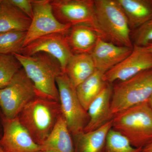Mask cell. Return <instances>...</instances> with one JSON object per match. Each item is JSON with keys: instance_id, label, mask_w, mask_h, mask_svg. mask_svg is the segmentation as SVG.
<instances>
[{"instance_id": "1", "label": "cell", "mask_w": 152, "mask_h": 152, "mask_svg": "<svg viewBox=\"0 0 152 152\" xmlns=\"http://www.w3.org/2000/svg\"><path fill=\"white\" fill-rule=\"evenodd\" d=\"M20 63L35 88L37 96L60 103L56 78L64 72L59 62L46 53L31 56L20 53L13 55Z\"/></svg>"}, {"instance_id": "2", "label": "cell", "mask_w": 152, "mask_h": 152, "mask_svg": "<svg viewBox=\"0 0 152 152\" xmlns=\"http://www.w3.org/2000/svg\"><path fill=\"white\" fill-rule=\"evenodd\" d=\"M112 129L118 132L136 148L152 143V110L148 102L114 115Z\"/></svg>"}, {"instance_id": "3", "label": "cell", "mask_w": 152, "mask_h": 152, "mask_svg": "<svg viewBox=\"0 0 152 152\" xmlns=\"http://www.w3.org/2000/svg\"><path fill=\"white\" fill-rule=\"evenodd\" d=\"M94 7L101 38L117 45L133 48L127 18L117 0H95Z\"/></svg>"}, {"instance_id": "4", "label": "cell", "mask_w": 152, "mask_h": 152, "mask_svg": "<svg viewBox=\"0 0 152 152\" xmlns=\"http://www.w3.org/2000/svg\"><path fill=\"white\" fill-rule=\"evenodd\" d=\"M61 114L60 103L37 96L18 117L34 140L40 145L50 134Z\"/></svg>"}, {"instance_id": "5", "label": "cell", "mask_w": 152, "mask_h": 152, "mask_svg": "<svg viewBox=\"0 0 152 152\" xmlns=\"http://www.w3.org/2000/svg\"><path fill=\"white\" fill-rule=\"evenodd\" d=\"M112 86L110 108L114 115L148 101L152 94V68Z\"/></svg>"}, {"instance_id": "6", "label": "cell", "mask_w": 152, "mask_h": 152, "mask_svg": "<svg viewBox=\"0 0 152 152\" xmlns=\"http://www.w3.org/2000/svg\"><path fill=\"white\" fill-rule=\"evenodd\" d=\"M37 96L34 86L22 68L8 85L0 90L1 114L7 118H16Z\"/></svg>"}, {"instance_id": "7", "label": "cell", "mask_w": 152, "mask_h": 152, "mask_svg": "<svg viewBox=\"0 0 152 152\" xmlns=\"http://www.w3.org/2000/svg\"><path fill=\"white\" fill-rule=\"evenodd\" d=\"M56 81L62 114L74 137L84 132L89 121L88 114L79 100L76 88L65 72L58 76Z\"/></svg>"}, {"instance_id": "8", "label": "cell", "mask_w": 152, "mask_h": 152, "mask_svg": "<svg viewBox=\"0 0 152 152\" xmlns=\"http://www.w3.org/2000/svg\"><path fill=\"white\" fill-rule=\"evenodd\" d=\"M50 4L54 15L61 23L89 25L99 33L94 0H50Z\"/></svg>"}, {"instance_id": "9", "label": "cell", "mask_w": 152, "mask_h": 152, "mask_svg": "<svg viewBox=\"0 0 152 152\" xmlns=\"http://www.w3.org/2000/svg\"><path fill=\"white\" fill-rule=\"evenodd\" d=\"M34 17L27 31L24 46L38 38L54 34H66L71 26L61 23L53 13L50 0H31Z\"/></svg>"}, {"instance_id": "10", "label": "cell", "mask_w": 152, "mask_h": 152, "mask_svg": "<svg viewBox=\"0 0 152 152\" xmlns=\"http://www.w3.org/2000/svg\"><path fill=\"white\" fill-rule=\"evenodd\" d=\"M3 133L0 147L5 152H41L40 145L33 140L18 117L6 118L1 114Z\"/></svg>"}, {"instance_id": "11", "label": "cell", "mask_w": 152, "mask_h": 152, "mask_svg": "<svg viewBox=\"0 0 152 152\" xmlns=\"http://www.w3.org/2000/svg\"><path fill=\"white\" fill-rule=\"evenodd\" d=\"M152 68V53L143 47L133 46L132 51L125 59L104 74L107 83L123 81Z\"/></svg>"}, {"instance_id": "12", "label": "cell", "mask_w": 152, "mask_h": 152, "mask_svg": "<svg viewBox=\"0 0 152 152\" xmlns=\"http://www.w3.org/2000/svg\"><path fill=\"white\" fill-rule=\"evenodd\" d=\"M65 35L54 33L42 36L23 47L20 54L25 56H31L40 52L48 54L59 62L65 72L68 61L73 55Z\"/></svg>"}, {"instance_id": "13", "label": "cell", "mask_w": 152, "mask_h": 152, "mask_svg": "<svg viewBox=\"0 0 152 152\" xmlns=\"http://www.w3.org/2000/svg\"><path fill=\"white\" fill-rule=\"evenodd\" d=\"M133 48L117 45L99 37L91 55L96 69L105 73L127 57Z\"/></svg>"}, {"instance_id": "14", "label": "cell", "mask_w": 152, "mask_h": 152, "mask_svg": "<svg viewBox=\"0 0 152 152\" xmlns=\"http://www.w3.org/2000/svg\"><path fill=\"white\" fill-rule=\"evenodd\" d=\"M113 86L107 83L100 93L91 103L88 113L89 121L84 132L95 130L112 121L114 115L111 111Z\"/></svg>"}, {"instance_id": "15", "label": "cell", "mask_w": 152, "mask_h": 152, "mask_svg": "<svg viewBox=\"0 0 152 152\" xmlns=\"http://www.w3.org/2000/svg\"><path fill=\"white\" fill-rule=\"evenodd\" d=\"M65 35L73 55L91 54L100 37L94 28L85 24L72 26Z\"/></svg>"}, {"instance_id": "16", "label": "cell", "mask_w": 152, "mask_h": 152, "mask_svg": "<svg viewBox=\"0 0 152 152\" xmlns=\"http://www.w3.org/2000/svg\"><path fill=\"white\" fill-rule=\"evenodd\" d=\"M72 136L61 114L50 134L40 145L41 152H75Z\"/></svg>"}, {"instance_id": "17", "label": "cell", "mask_w": 152, "mask_h": 152, "mask_svg": "<svg viewBox=\"0 0 152 152\" xmlns=\"http://www.w3.org/2000/svg\"><path fill=\"white\" fill-rule=\"evenodd\" d=\"M31 20L9 0L0 3V34L19 31L27 32Z\"/></svg>"}, {"instance_id": "18", "label": "cell", "mask_w": 152, "mask_h": 152, "mask_svg": "<svg viewBox=\"0 0 152 152\" xmlns=\"http://www.w3.org/2000/svg\"><path fill=\"white\" fill-rule=\"evenodd\" d=\"M112 129V121L91 132L73 137L75 152H104L107 137Z\"/></svg>"}, {"instance_id": "19", "label": "cell", "mask_w": 152, "mask_h": 152, "mask_svg": "<svg viewBox=\"0 0 152 152\" xmlns=\"http://www.w3.org/2000/svg\"><path fill=\"white\" fill-rule=\"evenodd\" d=\"M126 16L131 31L152 19V0H117Z\"/></svg>"}, {"instance_id": "20", "label": "cell", "mask_w": 152, "mask_h": 152, "mask_svg": "<svg viewBox=\"0 0 152 152\" xmlns=\"http://www.w3.org/2000/svg\"><path fill=\"white\" fill-rule=\"evenodd\" d=\"M96 70L91 54H80L73 55L71 57L65 72L76 88L91 75Z\"/></svg>"}, {"instance_id": "21", "label": "cell", "mask_w": 152, "mask_h": 152, "mask_svg": "<svg viewBox=\"0 0 152 152\" xmlns=\"http://www.w3.org/2000/svg\"><path fill=\"white\" fill-rule=\"evenodd\" d=\"M104 74L96 69L76 88L79 100L87 111L90 104L100 93L107 83L103 79Z\"/></svg>"}, {"instance_id": "22", "label": "cell", "mask_w": 152, "mask_h": 152, "mask_svg": "<svg viewBox=\"0 0 152 152\" xmlns=\"http://www.w3.org/2000/svg\"><path fill=\"white\" fill-rule=\"evenodd\" d=\"M26 34L19 31L0 34V55L20 53Z\"/></svg>"}, {"instance_id": "23", "label": "cell", "mask_w": 152, "mask_h": 152, "mask_svg": "<svg viewBox=\"0 0 152 152\" xmlns=\"http://www.w3.org/2000/svg\"><path fill=\"white\" fill-rule=\"evenodd\" d=\"M22 68L20 63L13 55H0V90L8 85Z\"/></svg>"}, {"instance_id": "24", "label": "cell", "mask_w": 152, "mask_h": 152, "mask_svg": "<svg viewBox=\"0 0 152 152\" xmlns=\"http://www.w3.org/2000/svg\"><path fill=\"white\" fill-rule=\"evenodd\" d=\"M142 150L133 147L127 139L112 129L107 137L104 152H142Z\"/></svg>"}, {"instance_id": "25", "label": "cell", "mask_w": 152, "mask_h": 152, "mask_svg": "<svg viewBox=\"0 0 152 152\" xmlns=\"http://www.w3.org/2000/svg\"><path fill=\"white\" fill-rule=\"evenodd\" d=\"M133 46L145 48L152 42V19L131 31Z\"/></svg>"}, {"instance_id": "26", "label": "cell", "mask_w": 152, "mask_h": 152, "mask_svg": "<svg viewBox=\"0 0 152 152\" xmlns=\"http://www.w3.org/2000/svg\"><path fill=\"white\" fill-rule=\"evenodd\" d=\"M14 6L20 9L31 20L34 17L31 0H9Z\"/></svg>"}, {"instance_id": "27", "label": "cell", "mask_w": 152, "mask_h": 152, "mask_svg": "<svg viewBox=\"0 0 152 152\" xmlns=\"http://www.w3.org/2000/svg\"><path fill=\"white\" fill-rule=\"evenodd\" d=\"M142 152H152V143L142 148Z\"/></svg>"}, {"instance_id": "28", "label": "cell", "mask_w": 152, "mask_h": 152, "mask_svg": "<svg viewBox=\"0 0 152 152\" xmlns=\"http://www.w3.org/2000/svg\"><path fill=\"white\" fill-rule=\"evenodd\" d=\"M145 48L152 53V42L150 43L148 45L145 47Z\"/></svg>"}, {"instance_id": "29", "label": "cell", "mask_w": 152, "mask_h": 152, "mask_svg": "<svg viewBox=\"0 0 152 152\" xmlns=\"http://www.w3.org/2000/svg\"><path fill=\"white\" fill-rule=\"evenodd\" d=\"M147 102H148V104L149 105L150 107H151L152 110V94Z\"/></svg>"}, {"instance_id": "30", "label": "cell", "mask_w": 152, "mask_h": 152, "mask_svg": "<svg viewBox=\"0 0 152 152\" xmlns=\"http://www.w3.org/2000/svg\"><path fill=\"white\" fill-rule=\"evenodd\" d=\"M1 113H0V139L2 135V134H1V127H2V121H1Z\"/></svg>"}, {"instance_id": "31", "label": "cell", "mask_w": 152, "mask_h": 152, "mask_svg": "<svg viewBox=\"0 0 152 152\" xmlns=\"http://www.w3.org/2000/svg\"><path fill=\"white\" fill-rule=\"evenodd\" d=\"M0 152H5L3 151L2 149L1 148V147H0Z\"/></svg>"}, {"instance_id": "32", "label": "cell", "mask_w": 152, "mask_h": 152, "mask_svg": "<svg viewBox=\"0 0 152 152\" xmlns=\"http://www.w3.org/2000/svg\"><path fill=\"white\" fill-rule=\"evenodd\" d=\"M2 0H0V3L1 2V1Z\"/></svg>"}]
</instances>
